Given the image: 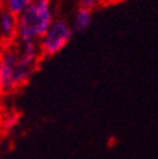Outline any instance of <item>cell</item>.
I'll use <instances>...</instances> for the list:
<instances>
[{"mask_svg":"<svg viewBox=\"0 0 158 159\" xmlns=\"http://www.w3.org/2000/svg\"><path fill=\"white\" fill-rule=\"evenodd\" d=\"M54 21L51 0H34L17 14V40L39 41Z\"/></svg>","mask_w":158,"mask_h":159,"instance_id":"cell-1","label":"cell"},{"mask_svg":"<svg viewBox=\"0 0 158 159\" xmlns=\"http://www.w3.org/2000/svg\"><path fill=\"white\" fill-rule=\"evenodd\" d=\"M73 37V27L67 21L59 19L54 20L50 29L46 31L41 39L39 40V47L41 51V56L51 57L60 53Z\"/></svg>","mask_w":158,"mask_h":159,"instance_id":"cell-2","label":"cell"},{"mask_svg":"<svg viewBox=\"0 0 158 159\" xmlns=\"http://www.w3.org/2000/svg\"><path fill=\"white\" fill-rule=\"evenodd\" d=\"M17 40V14L6 9L0 13V44L9 46Z\"/></svg>","mask_w":158,"mask_h":159,"instance_id":"cell-3","label":"cell"},{"mask_svg":"<svg viewBox=\"0 0 158 159\" xmlns=\"http://www.w3.org/2000/svg\"><path fill=\"white\" fill-rule=\"evenodd\" d=\"M90 23H91V10L80 7V9L77 10L74 19H73L71 27H73V30H76V31H83V30H86L87 27L90 26Z\"/></svg>","mask_w":158,"mask_h":159,"instance_id":"cell-4","label":"cell"},{"mask_svg":"<svg viewBox=\"0 0 158 159\" xmlns=\"http://www.w3.org/2000/svg\"><path fill=\"white\" fill-rule=\"evenodd\" d=\"M34 0H0L3 9L9 10L14 14H20L29 4H31Z\"/></svg>","mask_w":158,"mask_h":159,"instance_id":"cell-5","label":"cell"},{"mask_svg":"<svg viewBox=\"0 0 158 159\" xmlns=\"http://www.w3.org/2000/svg\"><path fill=\"white\" fill-rule=\"evenodd\" d=\"M97 4V0H80V7L91 10Z\"/></svg>","mask_w":158,"mask_h":159,"instance_id":"cell-6","label":"cell"},{"mask_svg":"<svg viewBox=\"0 0 158 159\" xmlns=\"http://www.w3.org/2000/svg\"><path fill=\"white\" fill-rule=\"evenodd\" d=\"M2 70H3V46L0 44V94L3 93V85H2Z\"/></svg>","mask_w":158,"mask_h":159,"instance_id":"cell-7","label":"cell"},{"mask_svg":"<svg viewBox=\"0 0 158 159\" xmlns=\"http://www.w3.org/2000/svg\"><path fill=\"white\" fill-rule=\"evenodd\" d=\"M17 122H19V115L10 116V118L6 121V126L7 128H13L14 125H17Z\"/></svg>","mask_w":158,"mask_h":159,"instance_id":"cell-8","label":"cell"},{"mask_svg":"<svg viewBox=\"0 0 158 159\" xmlns=\"http://www.w3.org/2000/svg\"><path fill=\"white\" fill-rule=\"evenodd\" d=\"M2 9H3V6H2V3H0V13H2Z\"/></svg>","mask_w":158,"mask_h":159,"instance_id":"cell-9","label":"cell"}]
</instances>
